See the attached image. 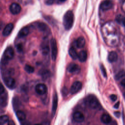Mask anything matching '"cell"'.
Wrapping results in <instances>:
<instances>
[{
	"mask_svg": "<svg viewBox=\"0 0 125 125\" xmlns=\"http://www.w3.org/2000/svg\"><path fill=\"white\" fill-rule=\"evenodd\" d=\"M60 1H62V2H64V1H65V0H59Z\"/></svg>",
	"mask_w": 125,
	"mask_h": 125,
	"instance_id": "obj_41",
	"label": "cell"
},
{
	"mask_svg": "<svg viewBox=\"0 0 125 125\" xmlns=\"http://www.w3.org/2000/svg\"><path fill=\"white\" fill-rule=\"evenodd\" d=\"M76 46L77 47L81 48L83 47L85 44V41L83 37H79L75 42Z\"/></svg>",
	"mask_w": 125,
	"mask_h": 125,
	"instance_id": "obj_18",
	"label": "cell"
},
{
	"mask_svg": "<svg viewBox=\"0 0 125 125\" xmlns=\"http://www.w3.org/2000/svg\"><path fill=\"white\" fill-rule=\"evenodd\" d=\"M39 74L42 77L43 79L45 80L50 77L51 73L48 70L45 69V70H42L40 71V72H39Z\"/></svg>",
	"mask_w": 125,
	"mask_h": 125,
	"instance_id": "obj_24",
	"label": "cell"
},
{
	"mask_svg": "<svg viewBox=\"0 0 125 125\" xmlns=\"http://www.w3.org/2000/svg\"><path fill=\"white\" fill-rule=\"evenodd\" d=\"M14 55V52L13 48L11 46L8 47L4 52L3 57L1 59L2 64H7L9 60L13 59Z\"/></svg>",
	"mask_w": 125,
	"mask_h": 125,
	"instance_id": "obj_2",
	"label": "cell"
},
{
	"mask_svg": "<svg viewBox=\"0 0 125 125\" xmlns=\"http://www.w3.org/2000/svg\"><path fill=\"white\" fill-rule=\"evenodd\" d=\"M74 22V15L72 11H67L64 15L63 18V25L65 29L68 30L70 29Z\"/></svg>",
	"mask_w": 125,
	"mask_h": 125,
	"instance_id": "obj_1",
	"label": "cell"
},
{
	"mask_svg": "<svg viewBox=\"0 0 125 125\" xmlns=\"http://www.w3.org/2000/svg\"><path fill=\"white\" fill-rule=\"evenodd\" d=\"M118 59V55L115 51L110 52L108 55V60L110 62H116Z\"/></svg>",
	"mask_w": 125,
	"mask_h": 125,
	"instance_id": "obj_19",
	"label": "cell"
},
{
	"mask_svg": "<svg viewBox=\"0 0 125 125\" xmlns=\"http://www.w3.org/2000/svg\"><path fill=\"white\" fill-rule=\"evenodd\" d=\"M86 102L89 107L91 109H97L101 106L98 100L93 95H89L86 98Z\"/></svg>",
	"mask_w": 125,
	"mask_h": 125,
	"instance_id": "obj_3",
	"label": "cell"
},
{
	"mask_svg": "<svg viewBox=\"0 0 125 125\" xmlns=\"http://www.w3.org/2000/svg\"><path fill=\"white\" fill-rule=\"evenodd\" d=\"M67 71L73 74H77L80 71L81 68L80 66L74 63H70L67 67Z\"/></svg>",
	"mask_w": 125,
	"mask_h": 125,
	"instance_id": "obj_8",
	"label": "cell"
},
{
	"mask_svg": "<svg viewBox=\"0 0 125 125\" xmlns=\"http://www.w3.org/2000/svg\"><path fill=\"white\" fill-rule=\"evenodd\" d=\"M14 27L13 23H9L7 24L4 28L2 31V35L3 36H8L12 32Z\"/></svg>",
	"mask_w": 125,
	"mask_h": 125,
	"instance_id": "obj_15",
	"label": "cell"
},
{
	"mask_svg": "<svg viewBox=\"0 0 125 125\" xmlns=\"http://www.w3.org/2000/svg\"><path fill=\"white\" fill-rule=\"evenodd\" d=\"M101 121L104 124H108L111 121V118L107 114H103L101 117Z\"/></svg>",
	"mask_w": 125,
	"mask_h": 125,
	"instance_id": "obj_20",
	"label": "cell"
},
{
	"mask_svg": "<svg viewBox=\"0 0 125 125\" xmlns=\"http://www.w3.org/2000/svg\"><path fill=\"white\" fill-rule=\"evenodd\" d=\"M62 95L63 97H66L68 94V90L66 87H63L62 90Z\"/></svg>",
	"mask_w": 125,
	"mask_h": 125,
	"instance_id": "obj_32",
	"label": "cell"
},
{
	"mask_svg": "<svg viewBox=\"0 0 125 125\" xmlns=\"http://www.w3.org/2000/svg\"><path fill=\"white\" fill-rule=\"evenodd\" d=\"M14 73V70L13 68H9L8 70H7V71L5 72V74H6V75L4 77H10L11 75H13Z\"/></svg>",
	"mask_w": 125,
	"mask_h": 125,
	"instance_id": "obj_30",
	"label": "cell"
},
{
	"mask_svg": "<svg viewBox=\"0 0 125 125\" xmlns=\"http://www.w3.org/2000/svg\"><path fill=\"white\" fill-rule=\"evenodd\" d=\"M51 51V58L53 61H56L57 54H58V48L57 42L55 39H52L50 41Z\"/></svg>",
	"mask_w": 125,
	"mask_h": 125,
	"instance_id": "obj_4",
	"label": "cell"
},
{
	"mask_svg": "<svg viewBox=\"0 0 125 125\" xmlns=\"http://www.w3.org/2000/svg\"><path fill=\"white\" fill-rule=\"evenodd\" d=\"M0 104L1 107L6 106L7 104V100H8V96L7 93L4 91L3 93L0 94Z\"/></svg>",
	"mask_w": 125,
	"mask_h": 125,
	"instance_id": "obj_16",
	"label": "cell"
},
{
	"mask_svg": "<svg viewBox=\"0 0 125 125\" xmlns=\"http://www.w3.org/2000/svg\"><path fill=\"white\" fill-rule=\"evenodd\" d=\"M12 104H13V107L14 110H17V109H18L20 107V102L19 99L17 97H14L13 99Z\"/></svg>",
	"mask_w": 125,
	"mask_h": 125,
	"instance_id": "obj_26",
	"label": "cell"
},
{
	"mask_svg": "<svg viewBox=\"0 0 125 125\" xmlns=\"http://www.w3.org/2000/svg\"><path fill=\"white\" fill-rule=\"evenodd\" d=\"M4 91H5L3 85L2 84H1V85H0V94L3 93Z\"/></svg>",
	"mask_w": 125,
	"mask_h": 125,
	"instance_id": "obj_36",
	"label": "cell"
},
{
	"mask_svg": "<svg viewBox=\"0 0 125 125\" xmlns=\"http://www.w3.org/2000/svg\"><path fill=\"white\" fill-rule=\"evenodd\" d=\"M115 20L118 24L122 26H125V17L123 15H118L115 18Z\"/></svg>",
	"mask_w": 125,
	"mask_h": 125,
	"instance_id": "obj_23",
	"label": "cell"
},
{
	"mask_svg": "<svg viewBox=\"0 0 125 125\" xmlns=\"http://www.w3.org/2000/svg\"><path fill=\"white\" fill-rule=\"evenodd\" d=\"M45 3L47 5H51L54 2V0H45Z\"/></svg>",
	"mask_w": 125,
	"mask_h": 125,
	"instance_id": "obj_35",
	"label": "cell"
},
{
	"mask_svg": "<svg viewBox=\"0 0 125 125\" xmlns=\"http://www.w3.org/2000/svg\"><path fill=\"white\" fill-rule=\"evenodd\" d=\"M114 115L117 117V118H119L120 117V113L118 111H117V112H114Z\"/></svg>",
	"mask_w": 125,
	"mask_h": 125,
	"instance_id": "obj_38",
	"label": "cell"
},
{
	"mask_svg": "<svg viewBox=\"0 0 125 125\" xmlns=\"http://www.w3.org/2000/svg\"><path fill=\"white\" fill-rule=\"evenodd\" d=\"M8 124L9 125H15V123L13 122V121H8Z\"/></svg>",
	"mask_w": 125,
	"mask_h": 125,
	"instance_id": "obj_40",
	"label": "cell"
},
{
	"mask_svg": "<svg viewBox=\"0 0 125 125\" xmlns=\"http://www.w3.org/2000/svg\"><path fill=\"white\" fill-rule=\"evenodd\" d=\"M29 31V28L27 27H24L20 30L18 36L19 38H23L26 37L28 34Z\"/></svg>",
	"mask_w": 125,
	"mask_h": 125,
	"instance_id": "obj_21",
	"label": "cell"
},
{
	"mask_svg": "<svg viewBox=\"0 0 125 125\" xmlns=\"http://www.w3.org/2000/svg\"><path fill=\"white\" fill-rule=\"evenodd\" d=\"M68 53L70 56L73 59L76 60L78 58V54H77L76 51L73 47H70L68 50Z\"/></svg>",
	"mask_w": 125,
	"mask_h": 125,
	"instance_id": "obj_25",
	"label": "cell"
},
{
	"mask_svg": "<svg viewBox=\"0 0 125 125\" xmlns=\"http://www.w3.org/2000/svg\"><path fill=\"white\" fill-rule=\"evenodd\" d=\"M82 87V83L80 81H76L73 83L70 89V93L71 94H74L79 92Z\"/></svg>",
	"mask_w": 125,
	"mask_h": 125,
	"instance_id": "obj_6",
	"label": "cell"
},
{
	"mask_svg": "<svg viewBox=\"0 0 125 125\" xmlns=\"http://www.w3.org/2000/svg\"><path fill=\"white\" fill-rule=\"evenodd\" d=\"M9 10L12 14L17 15L20 13L21 11V7L19 4L14 2L10 5Z\"/></svg>",
	"mask_w": 125,
	"mask_h": 125,
	"instance_id": "obj_9",
	"label": "cell"
},
{
	"mask_svg": "<svg viewBox=\"0 0 125 125\" xmlns=\"http://www.w3.org/2000/svg\"><path fill=\"white\" fill-rule=\"evenodd\" d=\"M16 49L18 52H21L22 51L23 49V47H22V45L21 44H18L16 45Z\"/></svg>",
	"mask_w": 125,
	"mask_h": 125,
	"instance_id": "obj_33",
	"label": "cell"
},
{
	"mask_svg": "<svg viewBox=\"0 0 125 125\" xmlns=\"http://www.w3.org/2000/svg\"><path fill=\"white\" fill-rule=\"evenodd\" d=\"M37 28L41 31L43 33H48L50 32V29L48 26L44 23L43 22H38L37 24Z\"/></svg>",
	"mask_w": 125,
	"mask_h": 125,
	"instance_id": "obj_13",
	"label": "cell"
},
{
	"mask_svg": "<svg viewBox=\"0 0 125 125\" xmlns=\"http://www.w3.org/2000/svg\"><path fill=\"white\" fill-rule=\"evenodd\" d=\"M121 84L125 87V79H124L121 82Z\"/></svg>",
	"mask_w": 125,
	"mask_h": 125,
	"instance_id": "obj_37",
	"label": "cell"
},
{
	"mask_svg": "<svg viewBox=\"0 0 125 125\" xmlns=\"http://www.w3.org/2000/svg\"><path fill=\"white\" fill-rule=\"evenodd\" d=\"M47 87L43 83H39L35 86V91L37 94L40 95L45 94L47 92Z\"/></svg>",
	"mask_w": 125,
	"mask_h": 125,
	"instance_id": "obj_7",
	"label": "cell"
},
{
	"mask_svg": "<svg viewBox=\"0 0 125 125\" xmlns=\"http://www.w3.org/2000/svg\"><path fill=\"white\" fill-rule=\"evenodd\" d=\"M113 2L110 0H105L100 5V8L103 11H106L111 9L113 7Z\"/></svg>",
	"mask_w": 125,
	"mask_h": 125,
	"instance_id": "obj_10",
	"label": "cell"
},
{
	"mask_svg": "<svg viewBox=\"0 0 125 125\" xmlns=\"http://www.w3.org/2000/svg\"><path fill=\"white\" fill-rule=\"evenodd\" d=\"M124 76H125V71L124 70H122L120 71L119 72H118L116 74V75L115 76V78L116 80H118L124 77Z\"/></svg>",
	"mask_w": 125,
	"mask_h": 125,
	"instance_id": "obj_28",
	"label": "cell"
},
{
	"mask_svg": "<svg viewBox=\"0 0 125 125\" xmlns=\"http://www.w3.org/2000/svg\"><path fill=\"white\" fill-rule=\"evenodd\" d=\"M87 57V52L85 50H82L78 53V58L81 62H84L86 61Z\"/></svg>",
	"mask_w": 125,
	"mask_h": 125,
	"instance_id": "obj_17",
	"label": "cell"
},
{
	"mask_svg": "<svg viewBox=\"0 0 125 125\" xmlns=\"http://www.w3.org/2000/svg\"><path fill=\"white\" fill-rule=\"evenodd\" d=\"M9 118L7 115H2L0 118V124L4 125L8 122Z\"/></svg>",
	"mask_w": 125,
	"mask_h": 125,
	"instance_id": "obj_29",
	"label": "cell"
},
{
	"mask_svg": "<svg viewBox=\"0 0 125 125\" xmlns=\"http://www.w3.org/2000/svg\"><path fill=\"white\" fill-rule=\"evenodd\" d=\"M24 69L26 72L29 74L32 73L33 72H34L35 70L34 68L32 66L29 64H26L24 67Z\"/></svg>",
	"mask_w": 125,
	"mask_h": 125,
	"instance_id": "obj_27",
	"label": "cell"
},
{
	"mask_svg": "<svg viewBox=\"0 0 125 125\" xmlns=\"http://www.w3.org/2000/svg\"><path fill=\"white\" fill-rule=\"evenodd\" d=\"M100 68H101V71H102V73L103 76H104V77L106 78V77H107V74H106V70H105V68H104V66L102 64H101L100 65Z\"/></svg>",
	"mask_w": 125,
	"mask_h": 125,
	"instance_id": "obj_31",
	"label": "cell"
},
{
	"mask_svg": "<svg viewBox=\"0 0 125 125\" xmlns=\"http://www.w3.org/2000/svg\"><path fill=\"white\" fill-rule=\"evenodd\" d=\"M16 116L20 122H23L26 119L25 114L21 110H17L16 113Z\"/></svg>",
	"mask_w": 125,
	"mask_h": 125,
	"instance_id": "obj_22",
	"label": "cell"
},
{
	"mask_svg": "<svg viewBox=\"0 0 125 125\" xmlns=\"http://www.w3.org/2000/svg\"><path fill=\"white\" fill-rule=\"evenodd\" d=\"M58 95L57 94V93L56 92L55 93H54L53 95V100H52V117H53L55 114L56 109L57 108V105H58Z\"/></svg>",
	"mask_w": 125,
	"mask_h": 125,
	"instance_id": "obj_12",
	"label": "cell"
},
{
	"mask_svg": "<svg viewBox=\"0 0 125 125\" xmlns=\"http://www.w3.org/2000/svg\"><path fill=\"white\" fill-rule=\"evenodd\" d=\"M119 104H120V102H118L114 106V107L115 108H118L119 106Z\"/></svg>",
	"mask_w": 125,
	"mask_h": 125,
	"instance_id": "obj_39",
	"label": "cell"
},
{
	"mask_svg": "<svg viewBox=\"0 0 125 125\" xmlns=\"http://www.w3.org/2000/svg\"><path fill=\"white\" fill-rule=\"evenodd\" d=\"M117 98V96L115 94H112L110 96V98L113 102H115V101H116Z\"/></svg>",
	"mask_w": 125,
	"mask_h": 125,
	"instance_id": "obj_34",
	"label": "cell"
},
{
	"mask_svg": "<svg viewBox=\"0 0 125 125\" xmlns=\"http://www.w3.org/2000/svg\"><path fill=\"white\" fill-rule=\"evenodd\" d=\"M3 81L5 85L9 89H13L16 86L15 80L11 76L4 77Z\"/></svg>",
	"mask_w": 125,
	"mask_h": 125,
	"instance_id": "obj_5",
	"label": "cell"
},
{
	"mask_svg": "<svg viewBox=\"0 0 125 125\" xmlns=\"http://www.w3.org/2000/svg\"><path fill=\"white\" fill-rule=\"evenodd\" d=\"M41 51L42 55H47L50 51L49 46L47 42H43L41 45Z\"/></svg>",
	"mask_w": 125,
	"mask_h": 125,
	"instance_id": "obj_14",
	"label": "cell"
},
{
	"mask_svg": "<svg viewBox=\"0 0 125 125\" xmlns=\"http://www.w3.org/2000/svg\"><path fill=\"white\" fill-rule=\"evenodd\" d=\"M73 119L76 123H81L83 122L84 117L82 112L80 111H76L73 114Z\"/></svg>",
	"mask_w": 125,
	"mask_h": 125,
	"instance_id": "obj_11",
	"label": "cell"
}]
</instances>
